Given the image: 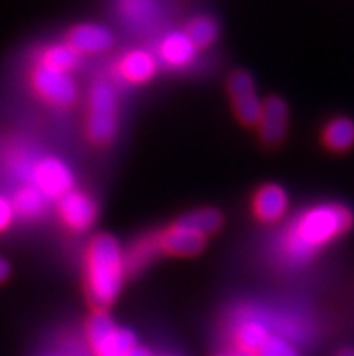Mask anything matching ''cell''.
Instances as JSON below:
<instances>
[{
  "label": "cell",
  "instance_id": "cell-5",
  "mask_svg": "<svg viewBox=\"0 0 354 356\" xmlns=\"http://www.w3.org/2000/svg\"><path fill=\"white\" fill-rule=\"evenodd\" d=\"M31 86L35 92L54 107H71L78 98V87L69 72L36 65L31 74Z\"/></svg>",
  "mask_w": 354,
  "mask_h": 356
},
{
  "label": "cell",
  "instance_id": "cell-6",
  "mask_svg": "<svg viewBox=\"0 0 354 356\" xmlns=\"http://www.w3.org/2000/svg\"><path fill=\"white\" fill-rule=\"evenodd\" d=\"M33 183L45 197H63L72 190V174L58 158H42L31 172Z\"/></svg>",
  "mask_w": 354,
  "mask_h": 356
},
{
  "label": "cell",
  "instance_id": "cell-13",
  "mask_svg": "<svg viewBox=\"0 0 354 356\" xmlns=\"http://www.w3.org/2000/svg\"><path fill=\"white\" fill-rule=\"evenodd\" d=\"M195 51L198 47L184 31L170 33L159 44V56L172 69L186 67L195 58Z\"/></svg>",
  "mask_w": 354,
  "mask_h": 356
},
{
  "label": "cell",
  "instance_id": "cell-25",
  "mask_svg": "<svg viewBox=\"0 0 354 356\" xmlns=\"http://www.w3.org/2000/svg\"><path fill=\"white\" fill-rule=\"evenodd\" d=\"M13 216H15V210L11 201L6 197H0V232H4L6 228L11 225Z\"/></svg>",
  "mask_w": 354,
  "mask_h": 356
},
{
  "label": "cell",
  "instance_id": "cell-24",
  "mask_svg": "<svg viewBox=\"0 0 354 356\" xmlns=\"http://www.w3.org/2000/svg\"><path fill=\"white\" fill-rule=\"evenodd\" d=\"M257 356H300L296 353L291 343H287L286 340L278 339V337H269L268 342L264 343V348L260 349Z\"/></svg>",
  "mask_w": 354,
  "mask_h": 356
},
{
  "label": "cell",
  "instance_id": "cell-20",
  "mask_svg": "<svg viewBox=\"0 0 354 356\" xmlns=\"http://www.w3.org/2000/svg\"><path fill=\"white\" fill-rule=\"evenodd\" d=\"M184 33L190 36V40L193 42V45L198 49H201V47H208V45L216 42L217 35H219V27H217V22L214 18L195 17L193 20H190Z\"/></svg>",
  "mask_w": 354,
  "mask_h": 356
},
{
  "label": "cell",
  "instance_id": "cell-27",
  "mask_svg": "<svg viewBox=\"0 0 354 356\" xmlns=\"http://www.w3.org/2000/svg\"><path fill=\"white\" fill-rule=\"evenodd\" d=\"M127 356H152V355H150V351H148V349H145V348H136L134 351L129 353V355H127Z\"/></svg>",
  "mask_w": 354,
  "mask_h": 356
},
{
  "label": "cell",
  "instance_id": "cell-10",
  "mask_svg": "<svg viewBox=\"0 0 354 356\" xmlns=\"http://www.w3.org/2000/svg\"><path fill=\"white\" fill-rule=\"evenodd\" d=\"M204 243H207V237L195 234V232L179 225V222H175L168 230L159 234V248H161V252L168 253V255H175V257L198 255L204 248Z\"/></svg>",
  "mask_w": 354,
  "mask_h": 356
},
{
  "label": "cell",
  "instance_id": "cell-19",
  "mask_svg": "<svg viewBox=\"0 0 354 356\" xmlns=\"http://www.w3.org/2000/svg\"><path fill=\"white\" fill-rule=\"evenodd\" d=\"M177 222L193 230L195 234L202 235V237H208V235L216 234L223 226V216L217 212L216 208H201V210L183 216Z\"/></svg>",
  "mask_w": 354,
  "mask_h": 356
},
{
  "label": "cell",
  "instance_id": "cell-29",
  "mask_svg": "<svg viewBox=\"0 0 354 356\" xmlns=\"http://www.w3.org/2000/svg\"><path fill=\"white\" fill-rule=\"evenodd\" d=\"M220 356H234V355H220Z\"/></svg>",
  "mask_w": 354,
  "mask_h": 356
},
{
  "label": "cell",
  "instance_id": "cell-23",
  "mask_svg": "<svg viewBox=\"0 0 354 356\" xmlns=\"http://www.w3.org/2000/svg\"><path fill=\"white\" fill-rule=\"evenodd\" d=\"M255 90V81L253 76L246 71H235L230 74L228 80V92L230 96H241L246 95V92H253Z\"/></svg>",
  "mask_w": 354,
  "mask_h": 356
},
{
  "label": "cell",
  "instance_id": "cell-1",
  "mask_svg": "<svg viewBox=\"0 0 354 356\" xmlns=\"http://www.w3.org/2000/svg\"><path fill=\"white\" fill-rule=\"evenodd\" d=\"M353 210L340 203H323L296 217L282 237V255L293 264H304L320 248L353 228Z\"/></svg>",
  "mask_w": 354,
  "mask_h": 356
},
{
  "label": "cell",
  "instance_id": "cell-11",
  "mask_svg": "<svg viewBox=\"0 0 354 356\" xmlns=\"http://www.w3.org/2000/svg\"><path fill=\"white\" fill-rule=\"evenodd\" d=\"M118 13L136 31H145L157 24L161 15L159 0H118Z\"/></svg>",
  "mask_w": 354,
  "mask_h": 356
},
{
  "label": "cell",
  "instance_id": "cell-3",
  "mask_svg": "<svg viewBox=\"0 0 354 356\" xmlns=\"http://www.w3.org/2000/svg\"><path fill=\"white\" fill-rule=\"evenodd\" d=\"M87 138L95 145H111L118 132L116 90L107 81H98L89 95L87 111Z\"/></svg>",
  "mask_w": 354,
  "mask_h": 356
},
{
  "label": "cell",
  "instance_id": "cell-18",
  "mask_svg": "<svg viewBox=\"0 0 354 356\" xmlns=\"http://www.w3.org/2000/svg\"><path fill=\"white\" fill-rule=\"evenodd\" d=\"M78 63H80V54L65 42V44L49 45L47 49L42 51L38 65L54 69V71L69 72L77 67Z\"/></svg>",
  "mask_w": 354,
  "mask_h": 356
},
{
  "label": "cell",
  "instance_id": "cell-8",
  "mask_svg": "<svg viewBox=\"0 0 354 356\" xmlns=\"http://www.w3.org/2000/svg\"><path fill=\"white\" fill-rule=\"evenodd\" d=\"M289 123V111L284 99L277 96H269L262 104V114H260V140L268 147H277L284 141Z\"/></svg>",
  "mask_w": 354,
  "mask_h": 356
},
{
  "label": "cell",
  "instance_id": "cell-12",
  "mask_svg": "<svg viewBox=\"0 0 354 356\" xmlns=\"http://www.w3.org/2000/svg\"><path fill=\"white\" fill-rule=\"evenodd\" d=\"M287 210V194L282 186L264 185L253 197V213L262 222H277Z\"/></svg>",
  "mask_w": 354,
  "mask_h": 356
},
{
  "label": "cell",
  "instance_id": "cell-16",
  "mask_svg": "<svg viewBox=\"0 0 354 356\" xmlns=\"http://www.w3.org/2000/svg\"><path fill=\"white\" fill-rule=\"evenodd\" d=\"M323 143L332 152H346L354 147V122L349 118H335L323 129Z\"/></svg>",
  "mask_w": 354,
  "mask_h": 356
},
{
  "label": "cell",
  "instance_id": "cell-22",
  "mask_svg": "<svg viewBox=\"0 0 354 356\" xmlns=\"http://www.w3.org/2000/svg\"><path fill=\"white\" fill-rule=\"evenodd\" d=\"M232 102H234V111L237 114L239 122L248 127L259 125L260 114H262V104H260L259 96H257V90L241 96H234Z\"/></svg>",
  "mask_w": 354,
  "mask_h": 356
},
{
  "label": "cell",
  "instance_id": "cell-4",
  "mask_svg": "<svg viewBox=\"0 0 354 356\" xmlns=\"http://www.w3.org/2000/svg\"><path fill=\"white\" fill-rule=\"evenodd\" d=\"M87 339L96 356H127L138 348L136 334L118 327L105 312H95L87 322Z\"/></svg>",
  "mask_w": 354,
  "mask_h": 356
},
{
  "label": "cell",
  "instance_id": "cell-2",
  "mask_svg": "<svg viewBox=\"0 0 354 356\" xmlns=\"http://www.w3.org/2000/svg\"><path fill=\"white\" fill-rule=\"evenodd\" d=\"M125 255L113 235H96L86 252V293L96 312H105L120 295Z\"/></svg>",
  "mask_w": 354,
  "mask_h": 356
},
{
  "label": "cell",
  "instance_id": "cell-17",
  "mask_svg": "<svg viewBox=\"0 0 354 356\" xmlns=\"http://www.w3.org/2000/svg\"><path fill=\"white\" fill-rule=\"evenodd\" d=\"M45 203H47V197L35 185L22 186L11 201L15 213L24 219H35V217L42 216L45 210Z\"/></svg>",
  "mask_w": 354,
  "mask_h": 356
},
{
  "label": "cell",
  "instance_id": "cell-14",
  "mask_svg": "<svg viewBox=\"0 0 354 356\" xmlns=\"http://www.w3.org/2000/svg\"><path fill=\"white\" fill-rule=\"evenodd\" d=\"M157 62L147 51H130L120 63L121 76L130 83H145L156 74Z\"/></svg>",
  "mask_w": 354,
  "mask_h": 356
},
{
  "label": "cell",
  "instance_id": "cell-7",
  "mask_svg": "<svg viewBox=\"0 0 354 356\" xmlns=\"http://www.w3.org/2000/svg\"><path fill=\"white\" fill-rule=\"evenodd\" d=\"M58 213L67 228L74 232H83L96 221L98 208L89 195L71 190L69 194L60 197Z\"/></svg>",
  "mask_w": 354,
  "mask_h": 356
},
{
  "label": "cell",
  "instance_id": "cell-15",
  "mask_svg": "<svg viewBox=\"0 0 354 356\" xmlns=\"http://www.w3.org/2000/svg\"><path fill=\"white\" fill-rule=\"evenodd\" d=\"M269 331L262 322L246 321L242 322L235 331V343L242 353L250 356L259 355V351L264 348V343L269 340Z\"/></svg>",
  "mask_w": 354,
  "mask_h": 356
},
{
  "label": "cell",
  "instance_id": "cell-21",
  "mask_svg": "<svg viewBox=\"0 0 354 356\" xmlns=\"http://www.w3.org/2000/svg\"><path fill=\"white\" fill-rule=\"evenodd\" d=\"M157 252H161L159 235H150L147 239L139 241L136 246H132L130 253L125 257V270L130 271V273L141 270Z\"/></svg>",
  "mask_w": 354,
  "mask_h": 356
},
{
  "label": "cell",
  "instance_id": "cell-9",
  "mask_svg": "<svg viewBox=\"0 0 354 356\" xmlns=\"http://www.w3.org/2000/svg\"><path fill=\"white\" fill-rule=\"evenodd\" d=\"M67 44L78 54L104 53L114 45V35L99 24H78L67 33Z\"/></svg>",
  "mask_w": 354,
  "mask_h": 356
},
{
  "label": "cell",
  "instance_id": "cell-26",
  "mask_svg": "<svg viewBox=\"0 0 354 356\" xmlns=\"http://www.w3.org/2000/svg\"><path fill=\"white\" fill-rule=\"evenodd\" d=\"M9 275H11V264L6 259L0 257V284L6 282L9 279Z\"/></svg>",
  "mask_w": 354,
  "mask_h": 356
},
{
  "label": "cell",
  "instance_id": "cell-28",
  "mask_svg": "<svg viewBox=\"0 0 354 356\" xmlns=\"http://www.w3.org/2000/svg\"><path fill=\"white\" fill-rule=\"evenodd\" d=\"M335 356H354V348L341 349V351H338Z\"/></svg>",
  "mask_w": 354,
  "mask_h": 356
}]
</instances>
